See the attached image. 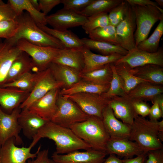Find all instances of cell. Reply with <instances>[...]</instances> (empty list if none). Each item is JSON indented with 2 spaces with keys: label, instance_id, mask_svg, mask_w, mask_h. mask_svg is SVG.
<instances>
[{
  "label": "cell",
  "instance_id": "obj_1",
  "mask_svg": "<svg viewBox=\"0 0 163 163\" xmlns=\"http://www.w3.org/2000/svg\"><path fill=\"white\" fill-rule=\"evenodd\" d=\"M42 138L53 140L56 145L55 152L59 154H66L79 149L87 150L91 149L70 128L51 121H47L39 129L30 144L34 147Z\"/></svg>",
  "mask_w": 163,
  "mask_h": 163
},
{
  "label": "cell",
  "instance_id": "obj_2",
  "mask_svg": "<svg viewBox=\"0 0 163 163\" xmlns=\"http://www.w3.org/2000/svg\"><path fill=\"white\" fill-rule=\"evenodd\" d=\"M18 19L19 27L17 33L12 38L5 40L11 45L15 46L18 40L24 39L40 46L60 49L65 48L59 40L40 28L27 12H23Z\"/></svg>",
  "mask_w": 163,
  "mask_h": 163
},
{
  "label": "cell",
  "instance_id": "obj_3",
  "mask_svg": "<svg viewBox=\"0 0 163 163\" xmlns=\"http://www.w3.org/2000/svg\"><path fill=\"white\" fill-rule=\"evenodd\" d=\"M158 121L153 122L137 115L132 124L129 139L136 142L143 152L163 149Z\"/></svg>",
  "mask_w": 163,
  "mask_h": 163
},
{
  "label": "cell",
  "instance_id": "obj_4",
  "mask_svg": "<svg viewBox=\"0 0 163 163\" xmlns=\"http://www.w3.org/2000/svg\"><path fill=\"white\" fill-rule=\"evenodd\" d=\"M69 128L92 149L106 152V144L110 137L101 119L89 116L86 120L76 123Z\"/></svg>",
  "mask_w": 163,
  "mask_h": 163
},
{
  "label": "cell",
  "instance_id": "obj_5",
  "mask_svg": "<svg viewBox=\"0 0 163 163\" xmlns=\"http://www.w3.org/2000/svg\"><path fill=\"white\" fill-rule=\"evenodd\" d=\"M134 12L136 28L134 37L136 46L147 38L154 24L163 16L157 7L151 5H130Z\"/></svg>",
  "mask_w": 163,
  "mask_h": 163
},
{
  "label": "cell",
  "instance_id": "obj_6",
  "mask_svg": "<svg viewBox=\"0 0 163 163\" xmlns=\"http://www.w3.org/2000/svg\"><path fill=\"white\" fill-rule=\"evenodd\" d=\"M56 104L58 110L51 121L61 126L69 128L73 125L86 120L89 116L64 96L59 95Z\"/></svg>",
  "mask_w": 163,
  "mask_h": 163
},
{
  "label": "cell",
  "instance_id": "obj_7",
  "mask_svg": "<svg viewBox=\"0 0 163 163\" xmlns=\"http://www.w3.org/2000/svg\"><path fill=\"white\" fill-rule=\"evenodd\" d=\"M15 46L31 57L36 72L48 68L58 54L60 50L54 47L35 45L24 39L18 40Z\"/></svg>",
  "mask_w": 163,
  "mask_h": 163
},
{
  "label": "cell",
  "instance_id": "obj_8",
  "mask_svg": "<svg viewBox=\"0 0 163 163\" xmlns=\"http://www.w3.org/2000/svg\"><path fill=\"white\" fill-rule=\"evenodd\" d=\"M37 73L34 87L27 99L20 106L21 109L27 108L34 102L44 96L51 90L64 87L63 83L55 79L49 68Z\"/></svg>",
  "mask_w": 163,
  "mask_h": 163
},
{
  "label": "cell",
  "instance_id": "obj_9",
  "mask_svg": "<svg viewBox=\"0 0 163 163\" xmlns=\"http://www.w3.org/2000/svg\"><path fill=\"white\" fill-rule=\"evenodd\" d=\"M64 96L75 102L85 113L102 120V112L108 105L109 100L101 95L89 93H79Z\"/></svg>",
  "mask_w": 163,
  "mask_h": 163
},
{
  "label": "cell",
  "instance_id": "obj_10",
  "mask_svg": "<svg viewBox=\"0 0 163 163\" xmlns=\"http://www.w3.org/2000/svg\"><path fill=\"white\" fill-rule=\"evenodd\" d=\"M34 146L30 144L28 147H19L16 146L14 137L8 139L0 147V163H26L29 159H34L40 150V145L37 152L32 153Z\"/></svg>",
  "mask_w": 163,
  "mask_h": 163
},
{
  "label": "cell",
  "instance_id": "obj_11",
  "mask_svg": "<svg viewBox=\"0 0 163 163\" xmlns=\"http://www.w3.org/2000/svg\"><path fill=\"white\" fill-rule=\"evenodd\" d=\"M21 110L19 107L8 114L0 107V147L12 137L15 138L16 145L22 144V139L19 135L21 128L18 121Z\"/></svg>",
  "mask_w": 163,
  "mask_h": 163
},
{
  "label": "cell",
  "instance_id": "obj_12",
  "mask_svg": "<svg viewBox=\"0 0 163 163\" xmlns=\"http://www.w3.org/2000/svg\"><path fill=\"white\" fill-rule=\"evenodd\" d=\"M115 62L124 63L131 69L149 64L163 67V48L161 47L157 52L152 53L136 48L128 51L126 55Z\"/></svg>",
  "mask_w": 163,
  "mask_h": 163
},
{
  "label": "cell",
  "instance_id": "obj_13",
  "mask_svg": "<svg viewBox=\"0 0 163 163\" xmlns=\"http://www.w3.org/2000/svg\"><path fill=\"white\" fill-rule=\"evenodd\" d=\"M87 17L76 12L62 8L56 13L46 16L47 24L58 30L82 26L87 21Z\"/></svg>",
  "mask_w": 163,
  "mask_h": 163
},
{
  "label": "cell",
  "instance_id": "obj_14",
  "mask_svg": "<svg viewBox=\"0 0 163 163\" xmlns=\"http://www.w3.org/2000/svg\"><path fill=\"white\" fill-rule=\"evenodd\" d=\"M136 28L135 14L132 6L129 5L124 19L116 27L120 45L128 51L136 48L134 37Z\"/></svg>",
  "mask_w": 163,
  "mask_h": 163
},
{
  "label": "cell",
  "instance_id": "obj_15",
  "mask_svg": "<svg viewBox=\"0 0 163 163\" xmlns=\"http://www.w3.org/2000/svg\"><path fill=\"white\" fill-rule=\"evenodd\" d=\"M107 155L105 152L92 149L84 152L74 151L66 154L54 152L51 156L55 163H102Z\"/></svg>",
  "mask_w": 163,
  "mask_h": 163
},
{
  "label": "cell",
  "instance_id": "obj_16",
  "mask_svg": "<svg viewBox=\"0 0 163 163\" xmlns=\"http://www.w3.org/2000/svg\"><path fill=\"white\" fill-rule=\"evenodd\" d=\"M59 95V89H53L34 102L27 109L43 120L51 121L58 110L56 102Z\"/></svg>",
  "mask_w": 163,
  "mask_h": 163
},
{
  "label": "cell",
  "instance_id": "obj_17",
  "mask_svg": "<svg viewBox=\"0 0 163 163\" xmlns=\"http://www.w3.org/2000/svg\"><path fill=\"white\" fill-rule=\"evenodd\" d=\"M107 155L114 154L125 158H131L143 153L135 142L127 139L110 138L106 144Z\"/></svg>",
  "mask_w": 163,
  "mask_h": 163
},
{
  "label": "cell",
  "instance_id": "obj_18",
  "mask_svg": "<svg viewBox=\"0 0 163 163\" xmlns=\"http://www.w3.org/2000/svg\"><path fill=\"white\" fill-rule=\"evenodd\" d=\"M102 115L104 126L110 138L129 139L131 126L118 120L108 105Z\"/></svg>",
  "mask_w": 163,
  "mask_h": 163
},
{
  "label": "cell",
  "instance_id": "obj_19",
  "mask_svg": "<svg viewBox=\"0 0 163 163\" xmlns=\"http://www.w3.org/2000/svg\"><path fill=\"white\" fill-rule=\"evenodd\" d=\"M30 93L15 88L0 86V107L4 112L10 114L19 107Z\"/></svg>",
  "mask_w": 163,
  "mask_h": 163
},
{
  "label": "cell",
  "instance_id": "obj_20",
  "mask_svg": "<svg viewBox=\"0 0 163 163\" xmlns=\"http://www.w3.org/2000/svg\"><path fill=\"white\" fill-rule=\"evenodd\" d=\"M108 105L112 109L115 117L123 123L131 126L137 115L132 101L125 97L116 96L109 99Z\"/></svg>",
  "mask_w": 163,
  "mask_h": 163
},
{
  "label": "cell",
  "instance_id": "obj_21",
  "mask_svg": "<svg viewBox=\"0 0 163 163\" xmlns=\"http://www.w3.org/2000/svg\"><path fill=\"white\" fill-rule=\"evenodd\" d=\"M24 135L29 139H33L39 129L47 121L27 108L21 109L18 119Z\"/></svg>",
  "mask_w": 163,
  "mask_h": 163
},
{
  "label": "cell",
  "instance_id": "obj_22",
  "mask_svg": "<svg viewBox=\"0 0 163 163\" xmlns=\"http://www.w3.org/2000/svg\"><path fill=\"white\" fill-rule=\"evenodd\" d=\"M81 50L84 58V66L81 73L93 71L107 64L114 63L124 56L118 54L106 56L95 54L85 46Z\"/></svg>",
  "mask_w": 163,
  "mask_h": 163
},
{
  "label": "cell",
  "instance_id": "obj_23",
  "mask_svg": "<svg viewBox=\"0 0 163 163\" xmlns=\"http://www.w3.org/2000/svg\"><path fill=\"white\" fill-rule=\"evenodd\" d=\"M22 53L15 46L11 45L5 41L0 43V86L6 83L12 63Z\"/></svg>",
  "mask_w": 163,
  "mask_h": 163
},
{
  "label": "cell",
  "instance_id": "obj_24",
  "mask_svg": "<svg viewBox=\"0 0 163 163\" xmlns=\"http://www.w3.org/2000/svg\"><path fill=\"white\" fill-rule=\"evenodd\" d=\"M52 62L66 66L81 72L84 66V58L81 48H65L60 50Z\"/></svg>",
  "mask_w": 163,
  "mask_h": 163
},
{
  "label": "cell",
  "instance_id": "obj_25",
  "mask_svg": "<svg viewBox=\"0 0 163 163\" xmlns=\"http://www.w3.org/2000/svg\"><path fill=\"white\" fill-rule=\"evenodd\" d=\"M163 93V85L144 82L137 85L126 95L125 97L131 100L151 101L155 96Z\"/></svg>",
  "mask_w": 163,
  "mask_h": 163
},
{
  "label": "cell",
  "instance_id": "obj_26",
  "mask_svg": "<svg viewBox=\"0 0 163 163\" xmlns=\"http://www.w3.org/2000/svg\"><path fill=\"white\" fill-rule=\"evenodd\" d=\"M48 68L55 79L62 82L68 88L80 80L81 72L72 68L51 62Z\"/></svg>",
  "mask_w": 163,
  "mask_h": 163
},
{
  "label": "cell",
  "instance_id": "obj_27",
  "mask_svg": "<svg viewBox=\"0 0 163 163\" xmlns=\"http://www.w3.org/2000/svg\"><path fill=\"white\" fill-rule=\"evenodd\" d=\"M131 72L134 76L155 84L163 85V67L149 64L131 68Z\"/></svg>",
  "mask_w": 163,
  "mask_h": 163
},
{
  "label": "cell",
  "instance_id": "obj_28",
  "mask_svg": "<svg viewBox=\"0 0 163 163\" xmlns=\"http://www.w3.org/2000/svg\"><path fill=\"white\" fill-rule=\"evenodd\" d=\"M37 24L42 30L59 40L65 48L81 49L84 46L81 39L70 31L58 30L45 25Z\"/></svg>",
  "mask_w": 163,
  "mask_h": 163
},
{
  "label": "cell",
  "instance_id": "obj_29",
  "mask_svg": "<svg viewBox=\"0 0 163 163\" xmlns=\"http://www.w3.org/2000/svg\"><path fill=\"white\" fill-rule=\"evenodd\" d=\"M23 52L12 63L8 71L5 83L12 82L34 69L31 59Z\"/></svg>",
  "mask_w": 163,
  "mask_h": 163
},
{
  "label": "cell",
  "instance_id": "obj_30",
  "mask_svg": "<svg viewBox=\"0 0 163 163\" xmlns=\"http://www.w3.org/2000/svg\"><path fill=\"white\" fill-rule=\"evenodd\" d=\"M18 17L26 10L37 24L46 25L47 24L46 15L43 12L38 11L32 5L29 0H8Z\"/></svg>",
  "mask_w": 163,
  "mask_h": 163
},
{
  "label": "cell",
  "instance_id": "obj_31",
  "mask_svg": "<svg viewBox=\"0 0 163 163\" xmlns=\"http://www.w3.org/2000/svg\"><path fill=\"white\" fill-rule=\"evenodd\" d=\"M110 64H106L90 72L80 73V78L95 85H110L113 77V71Z\"/></svg>",
  "mask_w": 163,
  "mask_h": 163
},
{
  "label": "cell",
  "instance_id": "obj_32",
  "mask_svg": "<svg viewBox=\"0 0 163 163\" xmlns=\"http://www.w3.org/2000/svg\"><path fill=\"white\" fill-rule=\"evenodd\" d=\"M110 85H101L82 80H80L68 88L62 89L59 95H71L79 93H89L101 95L108 90Z\"/></svg>",
  "mask_w": 163,
  "mask_h": 163
},
{
  "label": "cell",
  "instance_id": "obj_33",
  "mask_svg": "<svg viewBox=\"0 0 163 163\" xmlns=\"http://www.w3.org/2000/svg\"><path fill=\"white\" fill-rule=\"evenodd\" d=\"M81 40L84 46L90 50L100 52L103 55L118 54L124 56L128 52L119 45L95 40L87 38H83Z\"/></svg>",
  "mask_w": 163,
  "mask_h": 163
},
{
  "label": "cell",
  "instance_id": "obj_34",
  "mask_svg": "<svg viewBox=\"0 0 163 163\" xmlns=\"http://www.w3.org/2000/svg\"><path fill=\"white\" fill-rule=\"evenodd\" d=\"M113 64L126 95L139 84L148 82L133 75L131 72V68L126 64L117 62Z\"/></svg>",
  "mask_w": 163,
  "mask_h": 163
},
{
  "label": "cell",
  "instance_id": "obj_35",
  "mask_svg": "<svg viewBox=\"0 0 163 163\" xmlns=\"http://www.w3.org/2000/svg\"><path fill=\"white\" fill-rule=\"evenodd\" d=\"M123 0H93V1L82 10L76 12L86 17L101 13L109 12L113 8Z\"/></svg>",
  "mask_w": 163,
  "mask_h": 163
},
{
  "label": "cell",
  "instance_id": "obj_36",
  "mask_svg": "<svg viewBox=\"0 0 163 163\" xmlns=\"http://www.w3.org/2000/svg\"><path fill=\"white\" fill-rule=\"evenodd\" d=\"M159 21L151 36L140 42L136 46L138 49L152 53L157 51L161 38L163 34V16Z\"/></svg>",
  "mask_w": 163,
  "mask_h": 163
},
{
  "label": "cell",
  "instance_id": "obj_37",
  "mask_svg": "<svg viewBox=\"0 0 163 163\" xmlns=\"http://www.w3.org/2000/svg\"><path fill=\"white\" fill-rule=\"evenodd\" d=\"M88 34L89 38L92 40L120 45L116 34V27L111 25L96 29Z\"/></svg>",
  "mask_w": 163,
  "mask_h": 163
},
{
  "label": "cell",
  "instance_id": "obj_38",
  "mask_svg": "<svg viewBox=\"0 0 163 163\" xmlns=\"http://www.w3.org/2000/svg\"><path fill=\"white\" fill-rule=\"evenodd\" d=\"M37 77V73L27 72L15 81L3 85L2 87H11L30 92L33 89Z\"/></svg>",
  "mask_w": 163,
  "mask_h": 163
},
{
  "label": "cell",
  "instance_id": "obj_39",
  "mask_svg": "<svg viewBox=\"0 0 163 163\" xmlns=\"http://www.w3.org/2000/svg\"><path fill=\"white\" fill-rule=\"evenodd\" d=\"M87 18V21L82 26L85 33L88 34L96 29L110 24L107 13L94 14Z\"/></svg>",
  "mask_w": 163,
  "mask_h": 163
},
{
  "label": "cell",
  "instance_id": "obj_40",
  "mask_svg": "<svg viewBox=\"0 0 163 163\" xmlns=\"http://www.w3.org/2000/svg\"><path fill=\"white\" fill-rule=\"evenodd\" d=\"M113 71V77L108 90L101 95L109 100L116 96L125 97L126 94L123 88L119 78L115 70L113 63L110 64Z\"/></svg>",
  "mask_w": 163,
  "mask_h": 163
},
{
  "label": "cell",
  "instance_id": "obj_41",
  "mask_svg": "<svg viewBox=\"0 0 163 163\" xmlns=\"http://www.w3.org/2000/svg\"><path fill=\"white\" fill-rule=\"evenodd\" d=\"M129 5L126 0H123L111 9L108 14L110 24L116 27L120 23L126 14Z\"/></svg>",
  "mask_w": 163,
  "mask_h": 163
},
{
  "label": "cell",
  "instance_id": "obj_42",
  "mask_svg": "<svg viewBox=\"0 0 163 163\" xmlns=\"http://www.w3.org/2000/svg\"><path fill=\"white\" fill-rule=\"evenodd\" d=\"M19 27L18 18L16 19L0 21V38L8 40L14 37Z\"/></svg>",
  "mask_w": 163,
  "mask_h": 163
},
{
  "label": "cell",
  "instance_id": "obj_43",
  "mask_svg": "<svg viewBox=\"0 0 163 163\" xmlns=\"http://www.w3.org/2000/svg\"><path fill=\"white\" fill-rule=\"evenodd\" d=\"M93 0H61L63 8L75 12L80 11L91 4Z\"/></svg>",
  "mask_w": 163,
  "mask_h": 163
},
{
  "label": "cell",
  "instance_id": "obj_44",
  "mask_svg": "<svg viewBox=\"0 0 163 163\" xmlns=\"http://www.w3.org/2000/svg\"><path fill=\"white\" fill-rule=\"evenodd\" d=\"M18 17L12 7L8 2L0 5V21L16 19Z\"/></svg>",
  "mask_w": 163,
  "mask_h": 163
},
{
  "label": "cell",
  "instance_id": "obj_45",
  "mask_svg": "<svg viewBox=\"0 0 163 163\" xmlns=\"http://www.w3.org/2000/svg\"><path fill=\"white\" fill-rule=\"evenodd\" d=\"M131 101L137 115L143 117L149 115L151 107L146 101L141 100Z\"/></svg>",
  "mask_w": 163,
  "mask_h": 163
},
{
  "label": "cell",
  "instance_id": "obj_46",
  "mask_svg": "<svg viewBox=\"0 0 163 163\" xmlns=\"http://www.w3.org/2000/svg\"><path fill=\"white\" fill-rule=\"evenodd\" d=\"M145 163H163V149L148 152Z\"/></svg>",
  "mask_w": 163,
  "mask_h": 163
},
{
  "label": "cell",
  "instance_id": "obj_47",
  "mask_svg": "<svg viewBox=\"0 0 163 163\" xmlns=\"http://www.w3.org/2000/svg\"><path fill=\"white\" fill-rule=\"evenodd\" d=\"M48 155V149L40 150L35 159H29L26 163H55L52 159L49 158Z\"/></svg>",
  "mask_w": 163,
  "mask_h": 163
},
{
  "label": "cell",
  "instance_id": "obj_48",
  "mask_svg": "<svg viewBox=\"0 0 163 163\" xmlns=\"http://www.w3.org/2000/svg\"><path fill=\"white\" fill-rule=\"evenodd\" d=\"M40 9L46 15L56 5L61 3V0H39Z\"/></svg>",
  "mask_w": 163,
  "mask_h": 163
},
{
  "label": "cell",
  "instance_id": "obj_49",
  "mask_svg": "<svg viewBox=\"0 0 163 163\" xmlns=\"http://www.w3.org/2000/svg\"><path fill=\"white\" fill-rule=\"evenodd\" d=\"M153 104L150 108L149 116L150 121L157 122L158 120L163 117V113L157 103L154 102Z\"/></svg>",
  "mask_w": 163,
  "mask_h": 163
},
{
  "label": "cell",
  "instance_id": "obj_50",
  "mask_svg": "<svg viewBox=\"0 0 163 163\" xmlns=\"http://www.w3.org/2000/svg\"><path fill=\"white\" fill-rule=\"evenodd\" d=\"M130 5H138L145 6L151 5L156 7L159 10L160 8L157 3L150 0H126Z\"/></svg>",
  "mask_w": 163,
  "mask_h": 163
},
{
  "label": "cell",
  "instance_id": "obj_51",
  "mask_svg": "<svg viewBox=\"0 0 163 163\" xmlns=\"http://www.w3.org/2000/svg\"><path fill=\"white\" fill-rule=\"evenodd\" d=\"M147 153L143 152L134 158H125L122 159V163H145Z\"/></svg>",
  "mask_w": 163,
  "mask_h": 163
},
{
  "label": "cell",
  "instance_id": "obj_52",
  "mask_svg": "<svg viewBox=\"0 0 163 163\" xmlns=\"http://www.w3.org/2000/svg\"><path fill=\"white\" fill-rule=\"evenodd\" d=\"M109 156L102 163H122V159L116 156L114 154H110Z\"/></svg>",
  "mask_w": 163,
  "mask_h": 163
},
{
  "label": "cell",
  "instance_id": "obj_53",
  "mask_svg": "<svg viewBox=\"0 0 163 163\" xmlns=\"http://www.w3.org/2000/svg\"><path fill=\"white\" fill-rule=\"evenodd\" d=\"M152 104L157 103L161 112L163 113V94H158L155 96L151 100Z\"/></svg>",
  "mask_w": 163,
  "mask_h": 163
},
{
  "label": "cell",
  "instance_id": "obj_54",
  "mask_svg": "<svg viewBox=\"0 0 163 163\" xmlns=\"http://www.w3.org/2000/svg\"><path fill=\"white\" fill-rule=\"evenodd\" d=\"M29 1L33 6L37 10L40 11L39 4L38 0H29Z\"/></svg>",
  "mask_w": 163,
  "mask_h": 163
},
{
  "label": "cell",
  "instance_id": "obj_55",
  "mask_svg": "<svg viewBox=\"0 0 163 163\" xmlns=\"http://www.w3.org/2000/svg\"><path fill=\"white\" fill-rule=\"evenodd\" d=\"M155 2L157 3L158 5L161 7L163 6V0H155Z\"/></svg>",
  "mask_w": 163,
  "mask_h": 163
},
{
  "label": "cell",
  "instance_id": "obj_56",
  "mask_svg": "<svg viewBox=\"0 0 163 163\" xmlns=\"http://www.w3.org/2000/svg\"><path fill=\"white\" fill-rule=\"evenodd\" d=\"M5 3L2 0H0V5Z\"/></svg>",
  "mask_w": 163,
  "mask_h": 163
}]
</instances>
